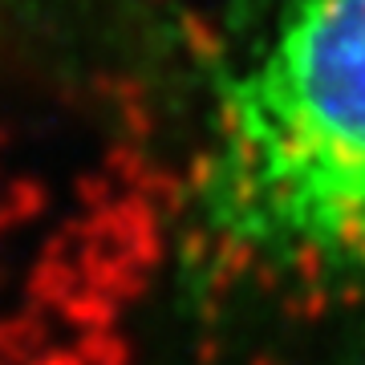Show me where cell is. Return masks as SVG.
I'll list each match as a JSON object with an SVG mask.
<instances>
[{"instance_id":"1","label":"cell","mask_w":365,"mask_h":365,"mask_svg":"<svg viewBox=\"0 0 365 365\" xmlns=\"http://www.w3.org/2000/svg\"><path fill=\"white\" fill-rule=\"evenodd\" d=\"M187 240L240 280L365 284V0H297L223 86Z\"/></svg>"}]
</instances>
